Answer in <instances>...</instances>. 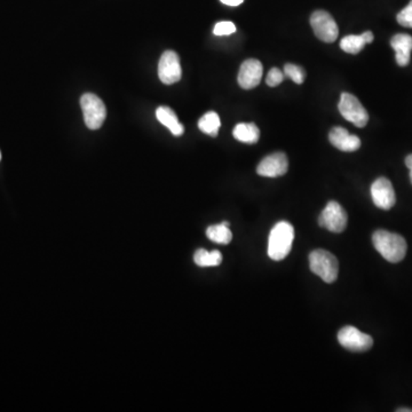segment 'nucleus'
Instances as JSON below:
<instances>
[{
  "label": "nucleus",
  "mask_w": 412,
  "mask_h": 412,
  "mask_svg": "<svg viewBox=\"0 0 412 412\" xmlns=\"http://www.w3.org/2000/svg\"><path fill=\"white\" fill-rule=\"evenodd\" d=\"M372 243L374 249L377 250L389 263H398L406 258L408 245L403 237L396 233H391L383 229L374 231L372 235Z\"/></svg>",
  "instance_id": "obj_1"
},
{
  "label": "nucleus",
  "mask_w": 412,
  "mask_h": 412,
  "mask_svg": "<svg viewBox=\"0 0 412 412\" xmlns=\"http://www.w3.org/2000/svg\"><path fill=\"white\" fill-rule=\"evenodd\" d=\"M295 228L287 221H280L273 227L268 238V255L272 260L281 261L292 249Z\"/></svg>",
  "instance_id": "obj_2"
},
{
  "label": "nucleus",
  "mask_w": 412,
  "mask_h": 412,
  "mask_svg": "<svg viewBox=\"0 0 412 412\" xmlns=\"http://www.w3.org/2000/svg\"><path fill=\"white\" fill-rule=\"evenodd\" d=\"M310 270L325 283H334L339 274V263L332 253L325 250H315L310 255Z\"/></svg>",
  "instance_id": "obj_3"
},
{
  "label": "nucleus",
  "mask_w": 412,
  "mask_h": 412,
  "mask_svg": "<svg viewBox=\"0 0 412 412\" xmlns=\"http://www.w3.org/2000/svg\"><path fill=\"white\" fill-rule=\"evenodd\" d=\"M84 120L90 130H99L105 123L107 109L102 100L93 93H85L80 97Z\"/></svg>",
  "instance_id": "obj_4"
},
{
  "label": "nucleus",
  "mask_w": 412,
  "mask_h": 412,
  "mask_svg": "<svg viewBox=\"0 0 412 412\" xmlns=\"http://www.w3.org/2000/svg\"><path fill=\"white\" fill-rule=\"evenodd\" d=\"M340 114L348 122L357 127H364L369 122V114L360 100L351 93H342L338 105Z\"/></svg>",
  "instance_id": "obj_5"
},
{
  "label": "nucleus",
  "mask_w": 412,
  "mask_h": 412,
  "mask_svg": "<svg viewBox=\"0 0 412 412\" xmlns=\"http://www.w3.org/2000/svg\"><path fill=\"white\" fill-rule=\"evenodd\" d=\"M310 26L314 33L319 41L324 43H334L339 35V28L330 13L325 11H315L310 16Z\"/></svg>",
  "instance_id": "obj_6"
},
{
  "label": "nucleus",
  "mask_w": 412,
  "mask_h": 412,
  "mask_svg": "<svg viewBox=\"0 0 412 412\" xmlns=\"http://www.w3.org/2000/svg\"><path fill=\"white\" fill-rule=\"evenodd\" d=\"M348 216L339 203L331 201L327 203L324 210L319 216V225L322 228L327 229L332 233H342L347 227Z\"/></svg>",
  "instance_id": "obj_7"
},
{
  "label": "nucleus",
  "mask_w": 412,
  "mask_h": 412,
  "mask_svg": "<svg viewBox=\"0 0 412 412\" xmlns=\"http://www.w3.org/2000/svg\"><path fill=\"white\" fill-rule=\"evenodd\" d=\"M338 342L342 347L352 352H366L374 345V339L356 327L347 325L338 332Z\"/></svg>",
  "instance_id": "obj_8"
},
{
  "label": "nucleus",
  "mask_w": 412,
  "mask_h": 412,
  "mask_svg": "<svg viewBox=\"0 0 412 412\" xmlns=\"http://www.w3.org/2000/svg\"><path fill=\"white\" fill-rule=\"evenodd\" d=\"M182 76L181 65L178 54L173 51H167L161 56L158 63V77L165 85L178 83Z\"/></svg>",
  "instance_id": "obj_9"
},
{
  "label": "nucleus",
  "mask_w": 412,
  "mask_h": 412,
  "mask_svg": "<svg viewBox=\"0 0 412 412\" xmlns=\"http://www.w3.org/2000/svg\"><path fill=\"white\" fill-rule=\"evenodd\" d=\"M289 170V159L284 152H274L263 158L257 167L259 176L266 178H278L285 174Z\"/></svg>",
  "instance_id": "obj_10"
},
{
  "label": "nucleus",
  "mask_w": 412,
  "mask_h": 412,
  "mask_svg": "<svg viewBox=\"0 0 412 412\" xmlns=\"http://www.w3.org/2000/svg\"><path fill=\"white\" fill-rule=\"evenodd\" d=\"M371 197L374 205L381 210H391L396 203L394 188L389 179L378 178L371 186Z\"/></svg>",
  "instance_id": "obj_11"
},
{
  "label": "nucleus",
  "mask_w": 412,
  "mask_h": 412,
  "mask_svg": "<svg viewBox=\"0 0 412 412\" xmlns=\"http://www.w3.org/2000/svg\"><path fill=\"white\" fill-rule=\"evenodd\" d=\"M263 68L260 61L249 59L243 62L240 73L237 76V82L244 90H252L260 84L263 78Z\"/></svg>",
  "instance_id": "obj_12"
},
{
  "label": "nucleus",
  "mask_w": 412,
  "mask_h": 412,
  "mask_svg": "<svg viewBox=\"0 0 412 412\" xmlns=\"http://www.w3.org/2000/svg\"><path fill=\"white\" fill-rule=\"evenodd\" d=\"M331 144L342 152H352L360 149V137L353 135L344 127H334L329 133Z\"/></svg>",
  "instance_id": "obj_13"
},
{
  "label": "nucleus",
  "mask_w": 412,
  "mask_h": 412,
  "mask_svg": "<svg viewBox=\"0 0 412 412\" xmlns=\"http://www.w3.org/2000/svg\"><path fill=\"white\" fill-rule=\"evenodd\" d=\"M391 46L395 51V59L400 67H406L411 59L412 37L406 33H398L391 39Z\"/></svg>",
  "instance_id": "obj_14"
},
{
  "label": "nucleus",
  "mask_w": 412,
  "mask_h": 412,
  "mask_svg": "<svg viewBox=\"0 0 412 412\" xmlns=\"http://www.w3.org/2000/svg\"><path fill=\"white\" fill-rule=\"evenodd\" d=\"M374 33L371 31H366L362 35L346 36L340 41V47L344 52L349 54H359L366 44H371L374 41Z\"/></svg>",
  "instance_id": "obj_15"
},
{
  "label": "nucleus",
  "mask_w": 412,
  "mask_h": 412,
  "mask_svg": "<svg viewBox=\"0 0 412 412\" xmlns=\"http://www.w3.org/2000/svg\"><path fill=\"white\" fill-rule=\"evenodd\" d=\"M156 117L161 122V124L170 130L173 135L180 137V135L184 134V125L179 122L178 116H176V112H173L172 109L169 108V107H159L156 110Z\"/></svg>",
  "instance_id": "obj_16"
},
{
  "label": "nucleus",
  "mask_w": 412,
  "mask_h": 412,
  "mask_svg": "<svg viewBox=\"0 0 412 412\" xmlns=\"http://www.w3.org/2000/svg\"><path fill=\"white\" fill-rule=\"evenodd\" d=\"M233 135L243 144H257L260 137V130L255 123H241L235 126Z\"/></svg>",
  "instance_id": "obj_17"
},
{
  "label": "nucleus",
  "mask_w": 412,
  "mask_h": 412,
  "mask_svg": "<svg viewBox=\"0 0 412 412\" xmlns=\"http://www.w3.org/2000/svg\"><path fill=\"white\" fill-rule=\"evenodd\" d=\"M206 236H208V240L218 243V244H229L233 240V234L229 229V223L227 221L220 223V225L210 226L206 229Z\"/></svg>",
  "instance_id": "obj_18"
},
{
  "label": "nucleus",
  "mask_w": 412,
  "mask_h": 412,
  "mask_svg": "<svg viewBox=\"0 0 412 412\" xmlns=\"http://www.w3.org/2000/svg\"><path fill=\"white\" fill-rule=\"evenodd\" d=\"M221 120L219 115L214 112H208L199 120V127L203 133L210 135V137H216L219 133Z\"/></svg>",
  "instance_id": "obj_19"
},
{
  "label": "nucleus",
  "mask_w": 412,
  "mask_h": 412,
  "mask_svg": "<svg viewBox=\"0 0 412 412\" xmlns=\"http://www.w3.org/2000/svg\"><path fill=\"white\" fill-rule=\"evenodd\" d=\"M194 261L199 267H216L223 263V255L219 251H206L204 249L197 250L194 255Z\"/></svg>",
  "instance_id": "obj_20"
},
{
  "label": "nucleus",
  "mask_w": 412,
  "mask_h": 412,
  "mask_svg": "<svg viewBox=\"0 0 412 412\" xmlns=\"http://www.w3.org/2000/svg\"><path fill=\"white\" fill-rule=\"evenodd\" d=\"M284 76L291 79L295 84H302L306 78V73H305L302 68L299 65H292V63H287L284 65Z\"/></svg>",
  "instance_id": "obj_21"
},
{
  "label": "nucleus",
  "mask_w": 412,
  "mask_h": 412,
  "mask_svg": "<svg viewBox=\"0 0 412 412\" xmlns=\"http://www.w3.org/2000/svg\"><path fill=\"white\" fill-rule=\"evenodd\" d=\"M284 76L283 71L278 68H272L269 70L268 75H267L266 83L267 85L270 86V88H275V86H278L283 82Z\"/></svg>",
  "instance_id": "obj_22"
},
{
  "label": "nucleus",
  "mask_w": 412,
  "mask_h": 412,
  "mask_svg": "<svg viewBox=\"0 0 412 412\" xmlns=\"http://www.w3.org/2000/svg\"><path fill=\"white\" fill-rule=\"evenodd\" d=\"M236 31V26L231 21H223L214 26L213 33L216 36L231 35Z\"/></svg>",
  "instance_id": "obj_23"
},
{
  "label": "nucleus",
  "mask_w": 412,
  "mask_h": 412,
  "mask_svg": "<svg viewBox=\"0 0 412 412\" xmlns=\"http://www.w3.org/2000/svg\"><path fill=\"white\" fill-rule=\"evenodd\" d=\"M398 23L406 28H412V0L406 9H402L396 16Z\"/></svg>",
  "instance_id": "obj_24"
},
{
  "label": "nucleus",
  "mask_w": 412,
  "mask_h": 412,
  "mask_svg": "<svg viewBox=\"0 0 412 412\" xmlns=\"http://www.w3.org/2000/svg\"><path fill=\"white\" fill-rule=\"evenodd\" d=\"M221 3L225 4V5H228V6H238L241 4L244 1V0H220Z\"/></svg>",
  "instance_id": "obj_25"
},
{
  "label": "nucleus",
  "mask_w": 412,
  "mask_h": 412,
  "mask_svg": "<svg viewBox=\"0 0 412 412\" xmlns=\"http://www.w3.org/2000/svg\"><path fill=\"white\" fill-rule=\"evenodd\" d=\"M406 165L410 171V181L412 184V154L411 155L406 156Z\"/></svg>",
  "instance_id": "obj_26"
},
{
  "label": "nucleus",
  "mask_w": 412,
  "mask_h": 412,
  "mask_svg": "<svg viewBox=\"0 0 412 412\" xmlns=\"http://www.w3.org/2000/svg\"><path fill=\"white\" fill-rule=\"evenodd\" d=\"M398 412H412V409H406V408H403V409H398Z\"/></svg>",
  "instance_id": "obj_27"
},
{
  "label": "nucleus",
  "mask_w": 412,
  "mask_h": 412,
  "mask_svg": "<svg viewBox=\"0 0 412 412\" xmlns=\"http://www.w3.org/2000/svg\"><path fill=\"white\" fill-rule=\"evenodd\" d=\"M0 161H1V152H0Z\"/></svg>",
  "instance_id": "obj_28"
}]
</instances>
